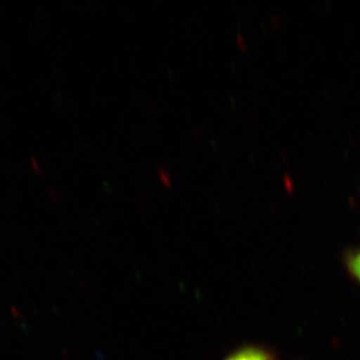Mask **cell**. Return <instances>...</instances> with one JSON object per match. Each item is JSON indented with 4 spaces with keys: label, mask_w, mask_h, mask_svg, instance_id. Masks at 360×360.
<instances>
[{
    "label": "cell",
    "mask_w": 360,
    "mask_h": 360,
    "mask_svg": "<svg viewBox=\"0 0 360 360\" xmlns=\"http://www.w3.org/2000/svg\"><path fill=\"white\" fill-rule=\"evenodd\" d=\"M224 360H274L271 355L262 348L248 347L236 350Z\"/></svg>",
    "instance_id": "obj_1"
},
{
    "label": "cell",
    "mask_w": 360,
    "mask_h": 360,
    "mask_svg": "<svg viewBox=\"0 0 360 360\" xmlns=\"http://www.w3.org/2000/svg\"><path fill=\"white\" fill-rule=\"evenodd\" d=\"M347 264L350 272L354 274L355 278L360 281V251L354 253L352 257L348 258Z\"/></svg>",
    "instance_id": "obj_2"
},
{
    "label": "cell",
    "mask_w": 360,
    "mask_h": 360,
    "mask_svg": "<svg viewBox=\"0 0 360 360\" xmlns=\"http://www.w3.org/2000/svg\"><path fill=\"white\" fill-rule=\"evenodd\" d=\"M158 174H160L161 179L165 182V186H170L172 184V179H169V176L167 174V172L162 169L161 167L158 168Z\"/></svg>",
    "instance_id": "obj_3"
}]
</instances>
